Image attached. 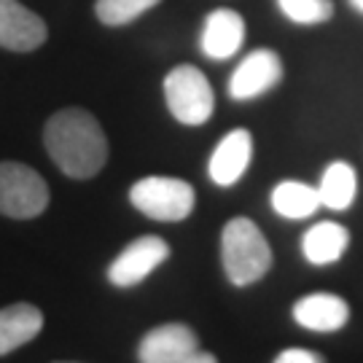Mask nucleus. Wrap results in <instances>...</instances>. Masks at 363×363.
I'll use <instances>...</instances> for the list:
<instances>
[{"instance_id": "obj_17", "label": "nucleus", "mask_w": 363, "mask_h": 363, "mask_svg": "<svg viewBox=\"0 0 363 363\" xmlns=\"http://www.w3.org/2000/svg\"><path fill=\"white\" fill-rule=\"evenodd\" d=\"M162 0H97L94 13L97 19L108 27H124L135 22L138 16H143L148 9H154Z\"/></svg>"}, {"instance_id": "obj_3", "label": "nucleus", "mask_w": 363, "mask_h": 363, "mask_svg": "<svg viewBox=\"0 0 363 363\" xmlns=\"http://www.w3.org/2000/svg\"><path fill=\"white\" fill-rule=\"evenodd\" d=\"M130 202L143 216L164 223H178L194 213L196 191L194 186L183 178L169 175H148L132 183Z\"/></svg>"}, {"instance_id": "obj_6", "label": "nucleus", "mask_w": 363, "mask_h": 363, "mask_svg": "<svg viewBox=\"0 0 363 363\" xmlns=\"http://www.w3.org/2000/svg\"><path fill=\"white\" fill-rule=\"evenodd\" d=\"M169 259V245L156 237L145 234L132 240L130 245L118 253L108 267V283L116 288H132L143 283L148 274H154L164 261Z\"/></svg>"}, {"instance_id": "obj_15", "label": "nucleus", "mask_w": 363, "mask_h": 363, "mask_svg": "<svg viewBox=\"0 0 363 363\" xmlns=\"http://www.w3.org/2000/svg\"><path fill=\"white\" fill-rule=\"evenodd\" d=\"M323 202H320V191L315 186H307L301 181H283L274 186L272 191V210L277 216L288 220L310 218L318 213Z\"/></svg>"}, {"instance_id": "obj_18", "label": "nucleus", "mask_w": 363, "mask_h": 363, "mask_svg": "<svg viewBox=\"0 0 363 363\" xmlns=\"http://www.w3.org/2000/svg\"><path fill=\"white\" fill-rule=\"evenodd\" d=\"M294 25H323L334 16V0H277Z\"/></svg>"}, {"instance_id": "obj_8", "label": "nucleus", "mask_w": 363, "mask_h": 363, "mask_svg": "<svg viewBox=\"0 0 363 363\" xmlns=\"http://www.w3.org/2000/svg\"><path fill=\"white\" fill-rule=\"evenodd\" d=\"M199 352L196 334L183 323H164L151 328L138 347V361L143 363H191Z\"/></svg>"}, {"instance_id": "obj_1", "label": "nucleus", "mask_w": 363, "mask_h": 363, "mask_svg": "<svg viewBox=\"0 0 363 363\" xmlns=\"http://www.w3.org/2000/svg\"><path fill=\"white\" fill-rule=\"evenodd\" d=\"M43 145L54 164L73 181L94 178L108 162V138L84 108L57 111L43 127Z\"/></svg>"}, {"instance_id": "obj_9", "label": "nucleus", "mask_w": 363, "mask_h": 363, "mask_svg": "<svg viewBox=\"0 0 363 363\" xmlns=\"http://www.w3.org/2000/svg\"><path fill=\"white\" fill-rule=\"evenodd\" d=\"M46 22L19 0H0V46L9 52H35L46 43Z\"/></svg>"}, {"instance_id": "obj_7", "label": "nucleus", "mask_w": 363, "mask_h": 363, "mask_svg": "<svg viewBox=\"0 0 363 363\" xmlns=\"http://www.w3.org/2000/svg\"><path fill=\"white\" fill-rule=\"evenodd\" d=\"M283 81V60L272 49H256L237 65L229 78L232 100H253L264 91L274 89Z\"/></svg>"}, {"instance_id": "obj_16", "label": "nucleus", "mask_w": 363, "mask_h": 363, "mask_svg": "<svg viewBox=\"0 0 363 363\" xmlns=\"http://www.w3.org/2000/svg\"><path fill=\"white\" fill-rule=\"evenodd\" d=\"M320 202L328 210H347L358 191V175L347 162H331L320 178Z\"/></svg>"}, {"instance_id": "obj_2", "label": "nucleus", "mask_w": 363, "mask_h": 363, "mask_svg": "<svg viewBox=\"0 0 363 363\" xmlns=\"http://www.w3.org/2000/svg\"><path fill=\"white\" fill-rule=\"evenodd\" d=\"M220 261L229 283L245 288L259 283L272 267V247L250 218H232L220 232Z\"/></svg>"}, {"instance_id": "obj_20", "label": "nucleus", "mask_w": 363, "mask_h": 363, "mask_svg": "<svg viewBox=\"0 0 363 363\" xmlns=\"http://www.w3.org/2000/svg\"><path fill=\"white\" fill-rule=\"evenodd\" d=\"M350 6L355 9V11H361V13H363V0H350Z\"/></svg>"}, {"instance_id": "obj_13", "label": "nucleus", "mask_w": 363, "mask_h": 363, "mask_svg": "<svg viewBox=\"0 0 363 363\" xmlns=\"http://www.w3.org/2000/svg\"><path fill=\"white\" fill-rule=\"evenodd\" d=\"M350 245V232L337 220H320L310 226L301 237V253L312 267L337 264Z\"/></svg>"}, {"instance_id": "obj_11", "label": "nucleus", "mask_w": 363, "mask_h": 363, "mask_svg": "<svg viewBox=\"0 0 363 363\" xmlns=\"http://www.w3.org/2000/svg\"><path fill=\"white\" fill-rule=\"evenodd\" d=\"M253 156V138L247 130H232L229 135L220 138L216 151L210 156L208 172L213 183L218 186H234L245 175L247 164Z\"/></svg>"}, {"instance_id": "obj_10", "label": "nucleus", "mask_w": 363, "mask_h": 363, "mask_svg": "<svg viewBox=\"0 0 363 363\" xmlns=\"http://www.w3.org/2000/svg\"><path fill=\"white\" fill-rule=\"evenodd\" d=\"M245 40V19L232 9H216L205 16L199 46L210 60H229Z\"/></svg>"}, {"instance_id": "obj_14", "label": "nucleus", "mask_w": 363, "mask_h": 363, "mask_svg": "<svg viewBox=\"0 0 363 363\" xmlns=\"http://www.w3.org/2000/svg\"><path fill=\"white\" fill-rule=\"evenodd\" d=\"M43 328V312L35 304H9L0 310V355H9L16 347H22L27 342L40 334Z\"/></svg>"}, {"instance_id": "obj_5", "label": "nucleus", "mask_w": 363, "mask_h": 363, "mask_svg": "<svg viewBox=\"0 0 363 363\" xmlns=\"http://www.w3.org/2000/svg\"><path fill=\"white\" fill-rule=\"evenodd\" d=\"M49 208V186L22 162H0V213L16 220L38 218Z\"/></svg>"}, {"instance_id": "obj_19", "label": "nucleus", "mask_w": 363, "mask_h": 363, "mask_svg": "<svg viewBox=\"0 0 363 363\" xmlns=\"http://www.w3.org/2000/svg\"><path fill=\"white\" fill-rule=\"evenodd\" d=\"M277 363H320L323 358L312 350H301V347H291V350H283L277 358Z\"/></svg>"}, {"instance_id": "obj_12", "label": "nucleus", "mask_w": 363, "mask_h": 363, "mask_svg": "<svg viewBox=\"0 0 363 363\" xmlns=\"http://www.w3.org/2000/svg\"><path fill=\"white\" fill-rule=\"evenodd\" d=\"M294 320L307 331L331 334L350 320V304L334 294H310L294 304Z\"/></svg>"}, {"instance_id": "obj_4", "label": "nucleus", "mask_w": 363, "mask_h": 363, "mask_svg": "<svg viewBox=\"0 0 363 363\" xmlns=\"http://www.w3.org/2000/svg\"><path fill=\"white\" fill-rule=\"evenodd\" d=\"M164 100L181 124L199 127L216 111V94L208 76L194 65H178L164 76Z\"/></svg>"}]
</instances>
